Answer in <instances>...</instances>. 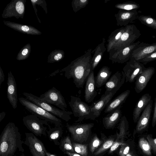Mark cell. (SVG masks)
<instances>
[{
  "label": "cell",
  "mask_w": 156,
  "mask_h": 156,
  "mask_svg": "<svg viewBox=\"0 0 156 156\" xmlns=\"http://www.w3.org/2000/svg\"><path fill=\"white\" fill-rule=\"evenodd\" d=\"M5 80V75L3 71L1 68L0 67V87L2 83L4 82Z\"/></svg>",
  "instance_id": "43"
},
{
  "label": "cell",
  "mask_w": 156,
  "mask_h": 156,
  "mask_svg": "<svg viewBox=\"0 0 156 156\" xmlns=\"http://www.w3.org/2000/svg\"><path fill=\"white\" fill-rule=\"evenodd\" d=\"M154 106L152 122V126L153 127H154L156 124V101Z\"/></svg>",
  "instance_id": "42"
},
{
  "label": "cell",
  "mask_w": 156,
  "mask_h": 156,
  "mask_svg": "<svg viewBox=\"0 0 156 156\" xmlns=\"http://www.w3.org/2000/svg\"><path fill=\"white\" fill-rule=\"evenodd\" d=\"M146 138L151 146L154 154L156 155V138H153L152 135L150 134L147 136Z\"/></svg>",
  "instance_id": "39"
},
{
  "label": "cell",
  "mask_w": 156,
  "mask_h": 156,
  "mask_svg": "<svg viewBox=\"0 0 156 156\" xmlns=\"http://www.w3.org/2000/svg\"><path fill=\"white\" fill-rule=\"evenodd\" d=\"M40 98L43 101L57 107L61 110L66 111L67 105L60 92L54 87L40 95Z\"/></svg>",
  "instance_id": "9"
},
{
  "label": "cell",
  "mask_w": 156,
  "mask_h": 156,
  "mask_svg": "<svg viewBox=\"0 0 156 156\" xmlns=\"http://www.w3.org/2000/svg\"><path fill=\"white\" fill-rule=\"evenodd\" d=\"M130 149V146L127 144L126 145L120 146L119 154V156H126L129 152Z\"/></svg>",
  "instance_id": "40"
},
{
  "label": "cell",
  "mask_w": 156,
  "mask_h": 156,
  "mask_svg": "<svg viewBox=\"0 0 156 156\" xmlns=\"http://www.w3.org/2000/svg\"><path fill=\"white\" fill-rule=\"evenodd\" d=\"M154 72V68L150 67L146 68L137 77L136 80L135 87L136 93H140L145 89Z\"/></svg>",
  "instance_id": "18"
},
{
  "label": "cell",
  "mask_w": 156,
  "mask_h": 156,
  "mask_svg": "<svg viewBox=\"0 0 156 156\" xmlns=\"http://www.w3.org/2000/svg\"><path fill=\"white\" fill-rule=\"evenodd\" d=\"M44 151L45 153L46 156H57L56 155L54 154H51L50 153V152H48L45 148H44Z\"/></svg>",
  "instance_id": "47"
},
{
  "label": "cell",
  "mask_w": 156,
  "mask_h": 156,
  "mask_svg": "<svg viewBox=\"0 0 156 156\" xmlns=\"http://www.w3.org/2000/svg\"><path fill=\"white\" fill-rule=\"evenodd\" d=\"M72 144L75 152L83 156H87V144H81L75 142H73Z\"/></svg>",
  "instance_id": "34"
},
{
  "label": "cell",
  "mask_w": 156,
  "mask_h": 156,
  "mask_svg": "<svg viewBox=\"0 0 156 156\" xmlns=\"http://www.w3.org/2000/svg\"><path fill=\"white\" fill-rule=\"evenodd\" d=\"M146 68L141 63L134 60H129L123 69L126 82H133Z\"/></svg>",
  "instance_id": "11"
},
{
  "label": "cell",
  "mask_w": 156,
  "mask_h": 156,
  "mask_svg": "<svg viewBox=\"0 0 156 156\" xmlns=\"http://www.w3.org/2000/svg\"><path fill=\"white\" fill-rule=\"evenodd\" d=\"M118 128L119 130V133L117 134L116 141L123 142V140L127 134L129 128L128 122L125 116H124L121 118Z\"/></svg>",
  "instance_id": "28"
},
{
  "label": "cell",
  "mask_w": 156,
  "mask_h": 156,
  "mask_svg": "<svg viewBox=\"0 0 156 156\" xmlns=\"http://www.w3.org/2000/svg\"><path fill=\"white\" fill-rule=\"evenodd\" d=\"M130 90H128L122 92L112 101H110L106 106L104 112L109 113L118 108L121 107L129 96Z\"/></svg>",
  "instance_id": "23"
},
{
  "label": "cell",
  "mask_w": 156,
  "mask_h": 156,
  "mask_svg": "<svg viewBox=\"0 0 156 156\" xmlns=\"http://www.w3.org/2000/svg\"><path fill=\"white\" fill-rule=\"evenodd\" d=\"M92 52L91 49H88L62 70L67 79H73L76 87L78 88L83 87L91 71Z\"/></svg>",
  "instance_id": "1"
},
{
  "label": "cell",
  "mask_w": 156,
  "mask_h": 156,
  "mask_svg": "<svg viewBox=\"0 0 156 156\" xmlns=\"http://www.w3.org/2000/svg\"><path fill=\"white\" fill-rule=\"evenodd\" d=\"M59 148L62 151L75 153L70 138L68 136L62 139L60 141Z\"/></svg>",
  "instance_id": "29"
},
{
  "label": "cell",
  "mask_w": 156,
  "mask_h": 156,
  "mask_svg": "<svg viewBox=\"0 0 156 156\" xmlns=\"http://www.w3.org/2000/svg\"><path fill=\"white\" fill-rule=\"evenodd\" d=\"M101 141L97 135L94 136L91 139L89 144V148L90 151L93 153L98 147L102 144Z\"/></svg>",
  "instance_id": "36"
},
{
  "label": "cell",
  "mask_w": 156,
  "mask_h": 156,
  "mask_svg": "<svg viewBox=\"0 0 156 156\" xmlns=\"http://www.w3.org/2000/svg\"><path fill=\"white\" fill-rule=\"evenodd\" d=\"M156 51V42L150 44L140 43L132 51L130 60L139 61L146 56Z\"/></svg>",
  "instance_id": "14"
},
{
  "label": "cell",
  "mask_w": 156,
  "mask_h": 156,
  "mask_svg": "<svg viewBox=\"0 0 156 156\" xmlns=\"http://www.w3.org/2000/svg\"><path fill=\"white\" fill-rule=\"evenodd\" d=\"M126 156H136V155L133 152L130 151Z\"/></svg>",
  "instance_id": "49"
},
{
  "label": "cell",
  "mask_w": 156,
  "mask_h": 156,
  "mask_svg": "<svg viewBox=\"0 0 156 156\" xmlns=\"http://www.w3.org/2000/svg\"><path fill=\"white\" fill-rule=\"evenodd\" d=\"M24 144L28 147L33 156H46L42 142L32 133H26Z\"/></svg>",
  "instance_id": "12"
},
{
  "label": "cell",
  "mask_w": 156,
  "mask_h": 156,
  "mask_svg": "<svg viewBox=\"0 0 156 156\" xmlns=\"http://www.w3.org/2000/svg\"><path fill=\"white\" fill-rule=\"evenodd\" d=\"M121 108L120 107L109 113L103 118V123L106 129L113 128L119 122L122 116Z\"/></svg>",
  "instance_id": "22"
},
{
  "label": "cell",
  "mask_w": 156,
  "mask_h": 156,
  "mask_svg": "<svg viewBox=\"0 0 156 156\" xmlns=\"http://www.w3.org/2000/svg\"><path fill=\"white\" fill-rule=\"evenodd\" d=\"M111 74L112 72L108 67L103 66L99 70L95 77L96 87L99 88L105 85Z\"/></svg>",
  "instance_id": "25"
},
{
  "label": "cell",
  "mask_w": 156,
  "mask_h": 156,
  "mask_svg": "<svg viewBox=\"0 0 156 156\" xmlns=\"http://www.w3.org/2000/svg\"><path fill=\"white\" fill-rule=\"evenodd\" d=\"M70 97L69 104L74 116L78 118L76 122L82 121L85 119L93 120L90 106L81 101L79 97L72 95Z\"/></svg>",
  "instance_id": "5"
},
{
  "label": "cell",
  "mask_w": 156,
  "mask_h": 156,
  "mask_svg": "<svg viewBox=\"0 0 156 156\" xmlns=\"http://www.w3.org/2000/svg\"><path fill=\"white\" fill-rule=\"evenodd\" d=\"M48 126L49 129L47 131V134L49 140L55 145L59 146V140L63 133L62 128L61 126L52 127L49 125Z\"/></svg>",
  "instance_id": "27"
},
{
  "label": "cell",
  "mask_w": 156,
  "mask_h": 156,
  "mask_svg": "<svg viewBox=\"0 0 156 156\" xmlns=\"http://www.w3.org/2000/svg\"><path fill=\"white\" fill-rule=\"evenodd\" d=\"M151 96L148 93L143 95L136 103L133 112V119L135 123L137 122L141 112L144 110L150 101Z\"/></svg>",
  "instance_id": "21"
},
{
  "label": "cell",
  "mask_w": 156,
  "mask_h": 156,
  "mask_svg": "<svg viewBox=\"0 0 156 156\" xmlns=\"http://www.w3.org/2000/svg\"><path fill=\"white\" fill-rule=\"evenodd\" d=\"M153 101L151 100L143 111L134 131L133 135L144 131L148 127L152 109Z\"/></svg>",
  "instance_id": "17"
},
{
  "label": "cell",
  "mask_w": 156,
  "mask_h": 156,
  "mask_svg": "<svg viewBox=\"0 0 156 156\" xmlns=\"http://www.w3.org/2000/svg\"><path fill=\"white\" fill-rule=\"evenodd\" d=\"M138 19L142 24L156 30V20L151 16L141 15L138 17Z\"/></svg>",
  "instance_id": "32"
},
{
  "label": "cell",
  "mask_w": 156,
  "mask_h": 156,
  "mask_svg": "<svg viewBox=\"0 0 156 156\" xmlns=\"http://www.w3.org/2000/svg\"><path fill=\"white\" fill-rule=\"evenodd\" d=\"M127 144L123 142L115 141L110 147L108 154H111L119 146L126 145Z\"/></svg>",
  "instance_id": "41"
},
{
  "label": "cell",
  "mask_w": 156,
  "mask_h": 156,
  "mask_svg": "<svg viewBox=\"0 0 156 156\" xmlns=\"http://www.w3.org/2000/svg\"><path fill=\"white\" fill-rule=\"evenodd\" d=\"M94 125L93 123L73 125L67 124L66 127L72 139L81 143L87 140Z\"/></svg>",
  "instance_id": "8"
},
{
  "label": "cell",
  "mask_w": 156,
  "mask_h": 156,
  "mask_svg": "<svg viewBox=\"0 0 156 156\" xmlns=\"http://www.w3.org/2000/svg\"><path fill=\"white\" fill-rule=\"evenodd\" d=\"M156 60V51L146 56L143 59L138 62L144 65H146L151 62Z\"/></svg>",
  "instance_id": "38"
},
{
  "label": "cell",
  "mask_w": 156,
  "mask_h": 156,
  "mask_svg": "<svg viewBox=\"0 0 156 156\" xmlns=\"http://www.w3.org/2000/svg\"><path fill=\"white\" fill-rule=\"evenodd\" d=\"M138 145L144 154L147 156H152V147L147 138L144 137H141L139 140Z\"/></svg>",
  "instance_id": "30"
},
{
  "label": "cell",
  "mask_w": 156,
  "mask_h": 156,
  "mask_svg": "<svg viewBox=\"0 0 156 156\" xmlns=\"http://www.w3.org/2000/svg\"><path fill=\"white\" fill-rule=\"evenodd\" d=\"M28 52V50L27 48H25L22 51L21 54L23 56L27 55Z\"/></svg>",
  "instance_id": "48"
},
{
  "label": "cell",
  "mask_w": 156,
  "mask_h": 156,
  "mask_svg": "<svg viewBox=\"0 0 156 156\" xmlns=\"http://www.w3.org/2000/svg\"><path fill=\"white\" fill-rule=\"evenodd\" d=\"M125 30V27L117 29L113 31L109 36L107 41V51L109 53L115 45L120 38Z\"/></svg>",
  "instance_id": "26"
},
{
  "label": "cell",
  "mask_w": 156,
  "mask_h": 156,
  "mask_svg": "<svg viewBox=\"0 0 156 156\" xmlns=\"http://www.w3.org/2000/svg\"><path fill=\"white\" fill-rule=\"evenodd\" d=\"M119 89H116L110 92L105 91L100 99L95 104L90 106L92 113L93 120L98 117L101 112L111 101V99Z\"/></svg>",
  "instance_id": "13"
},
{
  "label": "cell",
  "mask_w": 156,
  "mask_h": 156,
  "mask_svg": "<svg viewBox=\"0 0 156 156\" xmlns=\"http://www.w3.org/2000/svg\"><path fill=\"white\" fill-rule=\"evenodd\" d=\"M64 154L67 155L68 156H83L76 153L71 152L69 151L63 152Z\"/></svg>",
  "instance_id": "45"
},
{
  "label": "cell",
  "mask_w": 156,
  "mask_h": 156,
  "mask_svg": "<svg viewBox=\"0 0 156 156\" xmlns=\"http://www.w3.org/2000/svg\"><path fill=\"white\" fill-rule=\"evenodd\" d=\"M19 100L21 105L33 115L48 122H50L54 124L55 126H61L62 121L57 117L36 105L26 98L21 97L19 98Z\"/></svg>",
  "instance_id": "3"
},
{
  "label": "cell",
  "mask_w": 156,
  "mask_h": 156,
  "mask_svg": "<svg viewBox=\"0 0 156 156\" xmlns=\"http://www.w3.org/2000/svg\"><path fill=\"white\" fill-rule=\"evenodd\" d=\"M114 139L110 138L107 139L101 146L94 153V155L97 156L102 154L107 150L110 148L115 142Z\"/></svg>",
  "instance_id": "33"
},
{
  "label": "cell",
  "mask_w": 156,
  "mask_h": 156,
  "mask_svg": "<svg viewBox=\"0 0 156 156\" xmlns=\"http://www.w3.org/2000/svg\"><path fill=\"white\" fill-rule=\"evenodd\" d=\"M63 55L62 53H58L55 56L54 59L55 61H59L61 59Z\"/></svg>",
  "instance_id": "44"
},
{
  "label": "cell",
  "mask_w": 156,
  "mask_h": 156,
  "mask_svg": "<svg viewBox=\"0 0 156 156\" xmlns=\"http://www.w3.org/2000/svg\"><path fill=\"white\" fill-rule=\"evenodd\" d=\"M115 7L119 9L125 10H137L140 7V5L134 2L129 1L116 4Z\"/></svg>",
  "instance_id": "31"
},
{
  "label": "cell",
  "mask_w": 156,
  "mask_h": 156,
  "mask_svg": "<svg viewBox=\"0 0 156 156\" xmlns=\"http://www.w3.org/2000/svg\"><path fill=\"white\" fill-rule=\"evenodd\" d=\"M138 12L136 9L125 10L119 9L115 14V16L118 26L125 27L129 23H133L138 18Z\"/></svg>",
  "instance_id": "15"
},
{
  "label": "cell",
  "mask_w": 156,
  "mask_h": 156,
  "mask_svg": "<svg viewBox=\"0 0 156 156\" xmlns=\"http://www.w3.org/2000/svg\"><path fill=\"white\" fill-rule=\"evenodd\" d=\"M88 0H73L72 2V6L74 12H76L84 8L88 3Z\"/></svg>",
  "instance_id": "35"
},
{
  "label": "cell",
  "mask_w": 156,
  "mask_h": 156,
  "mask_svg": "<svg viewBox=\"0 0 156 156\" xmlns=\"http://www.w3.org/2000/svg\"><path fill=\"white\" fill-rule=\"evenodd\" d=\"M10 26L12 28H14L17 30H19L20 31H22L24 32H27L28 34H32L37 32H34V29H32L31 27H29L25 26L19 25L16 24H11Z\"/></svg>",
  "instance_id": "37"
},
{
  "label": "cell",
  "mask_w": 156,
  "mask_h": 156,
  "mask_svg": "<svg viewBox=\"0 0 156 156\" xmlns=\"http://www.w3.org/2000/svg\"><path fill=\"white\" fill-rule=\"evenodd\" d=\"M23 94L26 99L57 117L66 122L71 119L70 115L73 114V112L58 108L32 94L23 92Z\"/></svg>",
  "instance_id": "4"
},
{
  "label": "cell",
  "mask_w": 156,
  "mask_h": 156,
  "mask_svg": "<svg viewBox=\"0 0 156 156\" xmlns=\"http://www.w3.org/2000/svg\"><path fill=\"white\" fill-rule=\"evenodd\" d=\"M140 41H137L131 45L119 50H111L109 53V59L113 63H124L130 59L133 51L136 48Z\"/></svg>",
  "instance_id": "10"
},
{
  "label": "cell",
  "mask_w": 156,
  "mask_h": 156,
  "mask_svg": "<svg viewBox=\"0 0 156 156\" xmlns=\"http://www.w3.org/2000/svg\"><path fill=\"white\" fill-rule=\"evenodd\" d=\"M95 86L94 71H91L86 81L84 91L85 99L87 103L92 101L97 95Z\"/></svg>",
  "instance_id": "19"
},
{
  "label": "cell",
  "mask_w": 156,
  "mask_h": 156,
  "mask_svg": "<svg viewBox=\"0 0 156 156\" xmlns=\"http://www.w3.org/2000/svg\"><path fill=\"white\" fill-rule=\"evenodd\" d=\"M7 84V98L13 108L16 109L18 102L17 85L15 79L11 71L8 73Z\"/></svg>",
  "instance_id": "16"
},
{
  "label": "cell",
  "mask_w": 156,
  "mask_h": 156,
  "mask_svg": "<svg viewBox=\"0 0 156 156\" xmlns=\"http://www.w3.org/2000/svg\"><path fill=\"white\" fill-rule=\"evenodd\" d=\"M23 144L18 127L13 122L8 123L0 136V156H15L18 151L23 152Z\"/></svg>",
  "instance_id": "2"
},
{
  "label": "cell",
  "mask_w": 156,
  "mask_h": 156,
  "mask_svg": "<svg viewBox=\"0 0 156 156\" xmlns=\"http://www.w3.org/2000/svg\"><path fill=\"white\" fill-rule=\"evenodd\" d=\"M5 112H2L0 113V122L4 119L5 115Z\"/></svg>",
  "instance_id": "46"
},
{
  "label": "cell",
  "mask_w": 156,
  "mask_h": 156,
  "mask_svg": "<svg viewBox=\"0 0 156 156\" xmlns=\"http://www.w3.org/2000/svg\"><path fill=\"white\" fill-rule=\"evenodd\" d=\"M105 39L104 38L102 42L96 47L93 51L94 53L92 56L91 63V70L94 71L102 59L107 48L105 46Z\"/></svg>",
  "instance_id": "24"
},
{
  "label": "cell",
  "mask_w": 156,
  "mask_h": 156,
  "mask_svg": "<svg viewBox=\"0 0 156 156\" xmlns=\"http://www.w3.org/2000/svg\"><path fill=\"white\" fill-rule=\"evenodd\" d=\"M125 76L123 71L121 73L117 71L113 74L105 84L106 92H110L118 89H119L124 84Z\"/></svg>",
  "instance_id": "20"
},
{
  "label": "cell",
  "mask_w": 156,
  "mask_h": 156,
  "mask_svg": "<svg viewBox=\"0 0 156 156\" xmlns=\"http://www.w3.org/2000/svg\"><path fill=\"white\" fill-rule=\"evenodd\" d=\"M125 27L120 38L112 49L119 50L128 46L134 43L141 35L140 30L134 24H129Z\"/></svg>",
  "instance_id": "6"
},
{
  "label": "cell",
  "mask_w": 156,
  "mask_h": 156,
  "mask_svg": "<svg viewBox=\"0 0 156 156\" xmlns=\"http://www.w3.org/2000/svg\"><path fill=\"white\" fill-rule=\"evenodd\" d=\"M23 121L26 127L35 136H47V128L44 125L48 126L49 125L46 121L33 114L24 116Z\"/></svg>",
  "instance_id": "7"
}]
</instances>
